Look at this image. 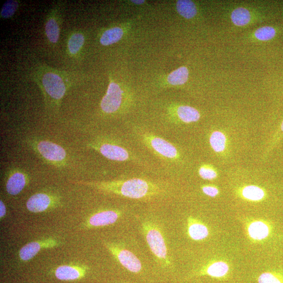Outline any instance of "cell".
Instances as JSON below:
<instances>
[{
    "label": "cell",
    "instance_id": "cell-1",
    "mask_svg": "<svg viewBox=\"0 0 283 283\" xmlns=\"http://www.w3.org/2000/svg\"><path fill=\"white\" fill-rule=\"evenodd\" d=\"M84 184L103 191L133 200L150 199L158 195L162 191L159 186L154 183L138 178Z\"/></svg>",
    "mask_w": 283,
    "mask_h": 283
},
{
    "label": "cell",
    "instance_id": "cell-2",
    "mask_svg": "<svg viewBox=\"0 0 283 283\" xmlns=\"http://www.w3.org/2000/svg\"><path fill=\"white\" fill-rule=\"evenodd\" d=\"M143 230L150 249L155 258L165 266L171 264L164 236L158 226L147 221L143 223Z\"/></svg>",
    "mask_w": 283,
    "mask_h": 283
},
{
    "label": "cell",
    "instance_id": "cell-3",
    "mask_svg": "<svg viewBox=\"0 0 283 283\" xmlns=\"http://www.w3.org/2000/svg\"><path fill=\"white\" fill-rule=\"evenodd\" d=\"M140 136L143 144L158 157L171 162L178 158V149L168 140L147 132H142Z\"/></svg>",
    "mask_w": 283,
    "mask_h": 283
},
{
    "label": "cell",
    "instance_id": "cell-4",
    "mask_svg": "<svg viewBox=\"0 0 283 283\" xmlns=\"http://www.w3.org/2000/svg\"><path fill=\"white\" fill-rule=\"evenodd\" d=\"M89 146L110 160L121 162L136 160L132 152L113 141L99 139L92 142Z\"/></svg>",
    "mask_w": 283,
    "mask_h": 283
},
{
    "label": "cell",
    "instance_id": "cell-5",
    "mask_svg": "<svg viewBox=\"0 0 283 283\" xmlns=\"http://www.w3.org/2000/svg\"><path fill=\"white\" fill-rule=\"evenodd\" d=\"M30 145L33 150L45 162L60 166L67 160V152L61 146L44 139L31 140Z\"/></svg>",
    "mask_w": 283,
    "mask_h": 283
},
{
    "label": "cell",
    "instance_id": "cell-6",
    "mask_svg": "<svg viewBox=\"0 0 283 283\" xmlns=\"http://www.w3.org/2000/svg\"><path fill=\"white\" fill-rule=\"evenodd\" d=\"M123 94L119 84L110 82L107 93L101 102V108L103 112L107 114L117 112L121 107Z\"/></svg>",
    "mask_w": 283,
    "mask_h": 283
},
{
    "label": "cell",
    "instance_id": "cell-7",
    "mask_svg": "<svg viewBox=\"0 0 283 283\" xmlns=\"http://www.w3.org/2000/svg\"><path fill=\"white\" fill-rule=\"evenodd\" d=\"M245 230L247 238L252 242H262L270 236V224L263 219H252L246 222Z\"/></svg>",
    "mask_w": 283,
    "mask_h": 283
},
{
    "label": "cell",
    "instance_id": "cell-8",
    "mask_svg": "<svg viewBox=\"0 0 283 283\" xmlns=\"http://www.w3.org/2000/svg\"><path fill=\"white\" fill-rule=\"evenodd\" d=\"M108 246L120 263L127 270L134 273H138L143 269V265L139 260L129 250L116 246Z\"/></svg>",
    "mask_w": 283,
    "mask_h": 283
},
{
    "label": "cell",
    "instance_id": "cell-9",
    "mask_svg": "<svg viewBox=\"0 0 283 283\" xmlns=\"http://www.w3.org/2000/svg\"><path fill=\"white\" fill-rule=\"evenodd\" d=\"M42 80L46 92L52 98L58 100L63 98L66 89L60 76L48 73L44 75Z\"/></svg>",
    "mask_w": 283,
    "mask_h": 283
},
{
    "label": "cell",
    "instance_id": "cell-10",
    "mask_svg": "<svg viewBox=\"0 0 283 283\" xmlns=\"http://www.w3.org/2000/svg\"><path fill=\"white\" fill-rule=\"evenodd\" d=\"M230 272L228 263L222 260L213 261L198 271V275H206L217 279H223Z\"/></svg>",
    "mask_w": 283,
    "mask_h": 283
},
{
    "label": "cell",
    "instance_id": "cell-11",
    "mask_svg": "<svg viewBox=\"0 0 283 283\" xmlns=\"http://www.w3.org/2000/svg\"><path fill=\"white\" fill-rule=\"evenodd\" d=\"M187 233L190 239L196 241L205 240L210 234L207 225L193 217L187 219Z\"/></svg>",
    "mask_w": 283,
    "mask_h": 283
},
{
    "label": "cell",
    "instance_id": "cell-12",
    "mask_svg": "<svg viewBox=\"0 0 283 283\" xmlns=\"http://www.w3.org/2000/svg\"><path fill=\"white\" fill-rule=\"evenodd\" d=\"M6 184V189L8 193L15 196L20 193L27 183V175L19 169L11 171Z\"/></svg>",
    "mask_w": 283,
    "mask_h": 283
},
{
    "label": "cell",
    "instance_id": "cell-13",
    "mask_svg": "<svg viewBox=\"0 0 283 283\" xmlns=\"http://www.w3.org/2000/svg\"><path fill=\"white\" fill-rule=\"evenodd\" d=\"M51 197L47 194L38 193L32 196L26 203L27 209L38 213L46 210L51 204Z\"/></svg>",
    "mask_w": 283,
    "mask_h": 283
},
{
    "label": "cell",
    "instance_id": "cell-14",
    "mask_svg": "<svg viewBox=\"0 0 283 283\" xmlns=\"http://www.w3.org/2000/svg\"><path fill=\"white\" fill-rule=\"evenodd\" d=\"M121 213L117 211L105 210L98 213L91 217L89 223L95 227L107 226L115 223Z\"/></svg>",
    "mask_w": 283,
    "mask_h": 283
},
{
    "label": "cell",
    "instance_id": "cell-15",
    "mask_svg": "<svg viewBox=\"0 0 283 283\" xmlns=\"http://www.w3.org/2000/svg\"><path fill=\"white\" fill-rule=\"evenodd\" d=\"M176 115L182 122L189 123L200 120L201 115L196 109L188 105H181L176 110Z\"/></svg>",
    "mask_w": 283,
    "mask_h": 283
},
{
    "label": "cell",
    "instance_id": "cell-16",
    "mask_svg": "<svg viewBox=\"0 0 283 283\" xmlns=\"http://www.w3.org/2000/svg\"><path fill=\"white\" fill-rule=\"evenodd\" d=\"M241 193L245 199L252 202L263 200L266 194L262 188L254 185H249L244 187Z\"/></svg>",
    "mask_w": 283,
    "mask_h": 283
},
{
    "label": "cell",
    "instance_id": "cell-17",
    "mask_svg": "<svg viewBox=\"0 0 283 283\" xmlns=\"http://www.w3.org/2000/svg\"><path fill=\"white\" fill-rule=\"evenodd\" d=\"M123 36L122 28L117 27L110 28L103 33L100 43L104 46L110 45L119 41Z\"/></svg>",
    "mask_w": 283,
    "mask_h": 283
},
{
    "label": "cell",
    "instance_id": "cell-18",
    "mask_svg": "<svg viewBox=\"0 0 283 283\" xmlns=\"http://www.w3.org/2000/svg\"><path fill=\"white\" fill-rule=\"evenodd\" d=\"M176 8L179 13L187 19L193 18L197 13L195 5L189 0H180L176 4Z\"/></svg>",
    "mask_w": 283,
    "mask_h": 283
},
{
    "label": "cell",
    "instance_id": "cell-19",
    "mask_svg": "<svg viewBox=\"0 0 283 283\" xmlns=\"http://www.w3.org/2000/svg\"><path fill=\"white\" fill-rule=\"evenodd\" d=\"M55 275L60 280H69L77 279L80 277V273L74 267L63 266L57 269Z\"/></svg>",
    "mask_w": 283,
    "mask_h": 283
},
{
    "label": "cell",
    "instance_id": "cell-20",
    "mask_svg": "<svg viewBox=\"0 0 283 283\" xmlns=\"http://www.w3.org/2000/svg\"><path fill=\"white\" fill-rule=\"evenodd\" d=\"M189 72L186 67H181L169 74L167 78L169 83L177 86L182 85L187 82L188 79Z\"/></svg>",
    "mask_w": 283,
    "mask_h": 283
},
{
    "label": "cell",
    "instance_id": "cell-21",
    "mask_svg": "<svg viewBox=\"0 0 283 283\" xmlns=\"http://www.w3.org/2000/svg\"><path fill=\"white\" fill-rule=\"evenodd\" d=\"M39 242H33L24 245L20 251V258L23 261L30 260L34 258L41 249Z\"/></svg>",
    "mask_w": 283,
    "mask_h": 283
},
{
    "label": "cell",
    "instance_id": "cell-22",
    "mask_svg": "<svg viewBox=\"0 0 283 283\" xmlns=\"http://www.w3.org/2000/svg\"><path fill=\"white\" fill-rule=\"evenodd\" d=\"M233 22L237 26H242L247 24L251 20L250 12L244 8L235 9L232 13Z\"/></svg>",
    "mask_w": 283,
    "mask_h": 283
},
{
    "label": "cell",
    "instance_id": "cell-23",
    "mask_svg": "<svg viewBox=\"0 0 283 283\" xmlns=\"http://www.w3.org/2000/svg\"><path fill=\"white\" fill-rule=\"evenodd\" d=\"M45 32L48 39L52 43L58 42L60 30L58 22L54 19L47 21L45 25Z\"/></svg>",
    "mask_w": 283,
    "mask_h": 283
},
{
    "label": "cell",
    "instance_id": "cell-24",
    "mask_svg": "<svg viewBox=\"0 0 283 283\" xmlns=\"http://www.w3.org/2000/svg\"><path fill=\"white\" fill-rule=\"evenodd\" d=\"M210 144L215 152H221L224 150L225 148V136L220 131H215L210 136Z\"/></svg>",
    "mask_w": 283,
    "mask_h": 283
},
{
    "label": "cell",
    "instance_id": "cell-25",
    "mask_svg": "<svg viewBox=\"0 0 283 283\" xmlns=\"http://www.w3.org/2000/svg\"><path fill=\"white\" fill-rule=\"evenodd\" d=\"M84 38L81 33H75L68 41V49L72 54H77L84 44Z\"/></svg>",
    "mask_w": 283,
    "mask_h": 283
},
{
    "label": "cell",
    "instance_id": "cell-26",
    "mask_svg": "<svg viewBox=\"0 0 283 283\" xmlns=\"http://www.w3.org/2000/svg\"><path fill=\"white\" fill-rule=\"evenodd\" d=\"M259 283H283V275L273 272H266L258 277Z\"/></svg>",
    "mask_w": 283,
    "mask_h": 283
},
{
    "label": "cell",
    "instance_id": "cell-27",
    "mask_svg": "<svg viewBox=\"0 0 283 283\" xmlns=\"http://www.w3.org/2000/svg\"><path fill=\"white\" fill-rule=\"evenodd\" d=\"M275 34L276 32L273 27L265 26L259 28L255 32V36L259 40L266 41L272 39L275 37Z\"/></svg>",
    "mask_w": 283,
    "mask_h": 283
},
{
    "label": "cell",
    "instance_id": "cell-28",
    "mask_svg": "<svg viewBox=\"0 0 283 283\" xmlns=\"http://www.w3.org/2000/svg\"><path fill=\"white\" fill-rule=\"evenodd\" d=\"M18 3L14 0H9L4 5L1 16L4 19H8L12 16L18 8Z\"/></svg>",
    "mask_w": 283,
    "mask_h": 283
},
{
    "label": "cell",
    "instance_id": "cell-29",
    "mask_svg": "<svg viewBox=\"0 0 283 283\" xmlns=\"http://www.w3.org/2000/svg\"><path fill=\"white\" fill-rule=\"evenodd\" d=\"M199 174L201 178L205 180H213L217 178V173L210 167L206 166H202L199 170Z\"/></svg>",
    "mask_w": 283,
    "mask_h": 283
},
{
    "label": "cell",
    "instance_id": "cell-30",
    "mask_svg": "<svg viewBox=\"0 0 283 283\" xmlns=\"http://www.w3.org/2000/svg\"><path fill=\"white\" fill-rule=\"evenodd\" d=\"M203 192L211 197H216L219 193V189L212 186H204L202 187Z\"/></svg>",
    "mask_w": 283,
    "mask_h": 283
},
{
    "label": "cell",
    "instance_id": "cell-31",
    "mask_svg": "<svg viewBox=\"0 0 283 283\" xmlns=\"http://www.w3.org/2000/svg\"><path fill=\"white\" fill-rule=\"evenodd\" d=\"M6 214V207L3 202V201H0V217H4Z\"/></svg>",
    "mask_w": 283,
    "mask_h": 283
},
{
    "label": "cell",
    "instance_id": "cell-32",
    "mask_svg": "<svg viewBox=\"0 0 283 283\" xmlns=\"http://www.w3.org/2000/svg\"><path fill=\"white\" fill-rule=\"evenodd\" d=\"M131 2L136 5H142L144 4L145 1H141V0H139V1H138V0L137 1H134V0H133V1H131Z\"/></svg>",
    "mask_w": 283,
    "mask_h": 283
},
{
    "label": "cell",
    "instance_id": "cell-33",
    "mask_svg": "<svg viewBox=\"0 0 283 283\" xmlns=\"http://www.w3.org/2000/svg\"><path fill=\"white\" fill-rule=\"evenodd\" d=\"M280 131L282 133H283V121L281 123V126H280Z\"/></svg>",
    "mask_w": 283,
    "mask_h": 283
}]
</instances>
